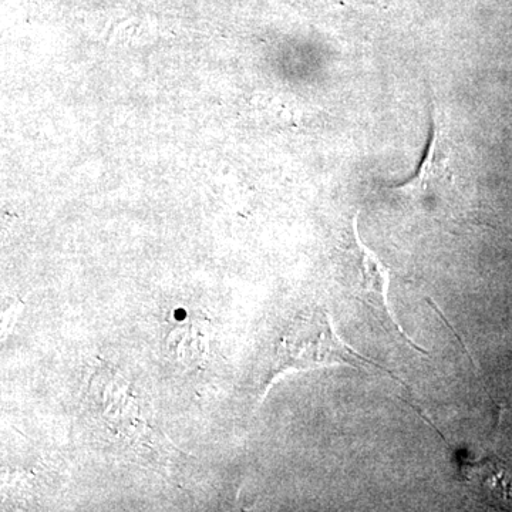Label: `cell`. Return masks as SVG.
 <instances>
[{
    "mask_svg": "<svg viewBox=\"0 0 512 512\" xmlns=\"http://www.w3.org/2000/svg\"><path fill=\"white\" fill-rule=\"evenodd\" d=\"M332 365L387 372L382 366L346 345L333 330L328 312L319 306H312L295 313L279 333L272 353L269 382L289 370H309Z\"/></svg>",
    "mask_w": 512,
    "mask_h": 512,
    "instance_id": "cell-1",
    "label": "cell"
},
{
    "mask_svg": "<svg viewBox=\"0 0 512 512\" xmlns=\"http://www.w3.org/2000/svg\"><path fill=\"white\" fill-rule=\"evenodd\" d=\"M434 106L436 104L431 101V140L419 170L406 183L393 187L394 191L403 192L416 200L439 197L451 185L450 148L441 127L439 111Z\"/></svg>",
    "mask_w": 512,
    "mask_h": 512,
    "instance_id": "cell-2",
    "label": "cell"
}]
</instances>
